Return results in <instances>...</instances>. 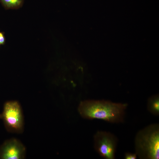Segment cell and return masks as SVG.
I'll return each mask as SVG.
<instances>
[{
    "label": "cell",
    "instance_id": "1",
    "mask_svg": "<svg viewBox=\"0 0 159 159\" xmlns=\"http://www.w3.org/2000/svg\"><path fill=\"white\" fill-rule=\"evenodd\" d=\"M127 106L126 103L88 100L80 103L78 111L85 119H100L111 123H118L124 122Z\"/></svg>",
    "mask_w": 159,
    "mask_h": 159
},
{
    "label": "cell",
    "instance_id": "2",
    "mask_svg": "<svg viewBox=\"0 0 159 159\" xmlns=\"http://www.w3.org/2000/svg\"><path fill=\"white\" fill-rule=\"evenodd\" d=\"M134 146L139 159H159V124H151L139 130L135 138Z\"/></svg>",
    "mask_w": 159,
    "mask_h": 159
},
{
    "label": "cell",
    "instance_id": "3",
    "mask_svg": "<svg viewBox=\"0 0 159 159\" xmlns=\"http://www.w3.org/2000/svg\"><path fill=\"white\" fill-rule=\"evenodd\" d=\"M0 118L3 121L7 130L16 133H22L24 130L23 113L19 103L16 101L6 102Z\"/></svg>",
    "mask_w": 159,
    "mask_h": 159
},
{
    "label": "cell",
    "instance_id": "4",
    "mask_svg": "<svg viewBox=\"0 0 159 159\" xmlns=\"http://www.w3.org/2000/svg\"><path fill=\"white\" fill-rule=\"evenodd\" d=\"M94 147L100 156L105 159H114L118 140L113 134L99 131L94 137Z\"/></svg>",
    "mask_w": 159,
    "mask_h": 159
},
{
    "label": "cell",
    "instance_id": "5",
    "mask_svg": "<svg viewBox=\"0 0 159 159\" xmlns=\"http://www.w3.org/2000/svg\"><path fill=\"white\" fill-rule=\"evenodd\" d=\"M26 154L25 146L15 138L6 140L0 147L1 159H23Z\"/></svg>",
    "mask_w": 159,
    "mask_h": 159
},
{
    "label": "cell",
    "instance_id": "6",
    "mask_svg": "<svg viewBox=\"0 0 159 159\" xmlns=\"http://www.w3.org/2000/svg\"><path fill=\"white\" fill-rule=\"evenodd\" d=\"M148 111L152 115H159V97L158 95H153L149 98L147 103Z\"/></svg>",
    "mask_w": 159,
    "mask_h": 159
},
{
    "label": "cell",
    "instance_id": "7",
    "mask_svg": "<svg viewBox=\"0 0 159 159\" xmlns=\"http://www.w3.org/2000/svg\"><path fill=\"white\" fill-rule=\"evenodd\" d=\"M24 0H0V3L6 9H16L23 5Z\"/></svg>",
    "mask_w": 159,
    "mask_h": 159
},
{
    "label": "cell",
    "instance_id": "8",
    "mask_svg": "<svg viewBox=\"0 0 159 159\" xmlns=\"http://www.w3.org/2000/svg\"><path fill=\"white\" fill-rule=\"evenodd\" d=\"M124 158L125 159H136L137 155L135 153L126 152L125 153Z\"/></svg>",
    "mask_w": 159,
    "mask_h": 159
},
{
    "label": "cell",
    "instance_id": "9",
    "mask_svg": "<svg viewBox=\"0 0 159 159\" xmlns=\"http://www.w3.org/2000/svg\"><path fill=\"white\" fill-rule=\"evenodd\" d=\"M5 42V38L3 32H0V45L4 44Z\"/></svg>",
    "mask_w": 159,
    "mask_h": 159
}]
</instances>
